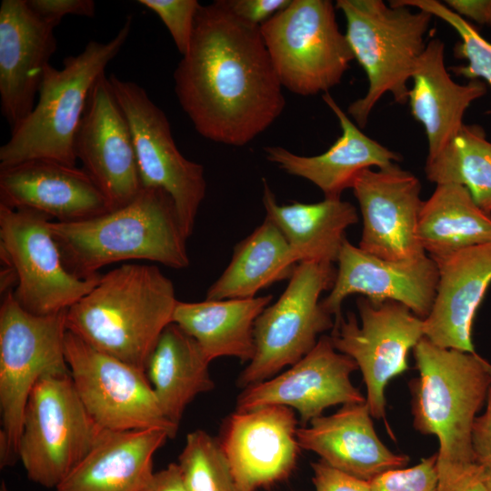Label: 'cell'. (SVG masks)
I'll return each mask as SVG.
<instances>
[{
	"instance_id": "21",
	"label": "cell",
	"mask_w": 491,
	"mask_h": 491,
	"mask_svg": "<svg viewBox=\"0 0 491 491\" xmlns=\"http://www.w3.org/2000/svg\"><path fill=\"white\" fill-rule=\"evenodd\" d=\"M0 204L77 222L113 210L91 176L76 165L31 160L0 168Z\"/></svg>"
},
{
	"instance_id": "1",
	"label": "cell",
	"mask_w": 491,
	"mask_h": 491,
	"mask_svg": "<svg viewBox=\"0 0 491 491\" xmlns=\"http://www.w3.org/2000/svg\"><path fill=\"white\" fill-rule=\"evenodd\" d=\"M175 93L205 139L244 146L283 113L286 99L260 26L226 0L201 5L187 54L174 72Z\"/></svg>"
},
{
	"instance_id": "24",
	"label": "cell",
	"mask_w": 491,
	"mask_h": 491,
	"mask_svg": "<svg viewBox=\"0 0 491 491\" xmlns=\"http://www.w3.org/2000/svg\"><path fill=\"white\" fill-rule=\"evenodd\" d=\"M322 98L336 115L342 130L325 153L305 156L282 146H266L264 151L268 161L289 175L310 181L324 193L325 198H341L343 191L351 188L361 171L372 166L387 167L402 156L365 135L329 93Z\"/></svg>"
},
{
	"instance_id": "45",
	"label": "cell",
	"mask_w": 491,
	"mask_h": 491,
	"mask_svg": "<svg viewBox=\"0 0 491 491\" xmlns=\"http://www.w3.org/2000/svg\"><path fill=\"white\" fill-rule=\"evenodd\" d=\"M0 491H8L5 481L1 483Z\"/></svg>"
},
{
	"instance_id": "40",
	"label": "cell",
	"mask_w": 491,
	"mask_h": 491,
	"mask_svg": "<svg viewBox=\"0 0 491 491\" xmlns=\"http://www.w3.org/2000/svg\"><path fill=\"white\" fill-rule=\"evenodd\" d=\"M472 445L476 462L483 467L491 468V387L488 391L485 411L476 418Z\"/></svg>"
},
{
	"instance_id": "5",
	"label": "cell",
	"mask_w": 491,
	"mask_h": 491,
	"mask_svg": "<svg viewBox=\"0 0 491 491\" xmlns=\"http://www.w3.org/2000/svg\"><path fill=\"white\" fill-rule=\"evenodd\" d=\"M132 20L127 16L106 43L89 41L81 53L65 57L62 68H45L35 107L0 147V168L31 160L75 165V137L89 95L125 44Z\"/></svg>"
},
{
	"instance_id": "34",
	"label": "cell",
	"mask_w": 491,
	"mask_h": 491,
	"mask_svg": "<svg viewBox=\"0 0 491 491\" xmlns=\"http://www.w3.org/2000/svg\"><path fill=\"white\" fill-rule=\"evenodd\" d=\"M390 4L426 11L451 25L461 39L455 45V56L467 60L466 65L453 66L451 70L470 80L483 78L491 85V43L468 21L436 0H394Z\"/></svg>"
},
{
	"instance_id": "12",
	"label": "cell",
	"mask_w": 491,
	"mask_h": 491,
	"mask_svg": "<svg viewBox=\"0 0 491 491\" xmlns=\"http://www.w3.org/2000/svg\"><path fill=\"white\" fill-rule=\"evenodd\" d=\"M65 356L77 395L101 428L158 429L175 436L179 426L165 416L144 371L96 350L69 331Z\"/></svg>"
},
{
	"instance_id": "11",
	"label": "cell",
	"mask_w": 491,
	"mask_h": 491,
	"mask_svg": "<svg viewBox=\"0 0 491 491\" xmlns=\"http://www.w3.org/2000/svg\"><path fill=\"white\" fill-rule=\"evenodd\" d=\"M49 222L35 210L0 204V254L16 274L13 294L25 310L37 316L67 310L102 276L82 278L67 269Z\"/></svg>"
},
{
	"instance_id": "35",
	"label": "cell",
	"mask_w": 491,
	"mask_h": 491,
	"mask_svg": "<svg viewBox=\"0 0 491 491\" xmlns=\"http://www.w3.org/2000/svg\"><path fill=\"white\" fill-rule=\"evenodd\" d=\"M138 3L153 11L169 31L182 55L189 50L200 4L196 0H139Z\"/></svg>"
},
{
	"instance_id": "25",
	"label": "cell",
	"mask_w": 491,
	"mask_h": 491,
	"mask_svg": "<svg viewBox=\"0 0 491 491\" xmlns=\"http://www.w3.org/2000/svg\"><path fill=\"white\" fill-rule=\"evenodd\" d=\"M412 78L411 114L425 128L426 159H431L460 131L466 109L486 93V86L478 79L460 85L451 78L445 65V45L439 38L426 44Z\"/></svg>"
},
{
	"instance_id": "30",
	"label": "cell",
	"mask_w": 491,
	"mask_h": 491,
	"mask_svg": "<svg viewBox=\"0 0 491 491\" xmlns=\"http://www.w3.org/2000/svg\"><path fill=\"white\" fill-rule=\"evenodd\" d=\"M297 264L283 233L265 218L235 246L229 265L210 286L205 299L256 297L262 289L289 280Z\"/></svg>"
},
{
	"instance_id": "32",
	"label": "cell",
	"mask_w": 491,
	"mask_h": 491,
	"mask_svg": "<svg viewBox=\"0 0 491 491\" xmlns=\"http://www.w3.org/2000/svg\"><path fill=\"white\" fill-rule=\"evenodd\" d=\"M427 180L465 186L475 203L491 215V142L476 125L460 131L435 157L426 159Z\"/></svg>"
},
{
	"instance_id": "6",
	"label": "cell",
	"mask_w": 491,
	"mask_h": 491,
	"mask_svg": "<svg viewBox=\"0 0 491 491\" xmlns=\"http://www.w3.org/2000/svg\"><path fill=\"white\" fill-rule=\"evenodd\" d=\"M336 7L345 15V35L368 80L366 94L347 108L364 128L385 94L401 105L408 101L407 83L426 49L425 36L434 15L382 0H337Z\"/></svg>"
},
{
	"instance_id": "7",
	"label": "cell",
	"mask_w": 491,
	"mask_h": 491,
	"mask_svg": "<svg viewBox=\"0 0 491 491\" xmlns=\"http://www.w3.org/2000/svg\"><path fill=\"white\" fill-rule=\"evenodd\" d=\"M330 0H291L260 25L283 87L313 95L340 84L354 54Z\"/></svg>"
},
{
	"instance_id": "28",
	"label": "cell",
	"mask_w": 491,
	"mask_h": 491,
	"mask_svg": "<svg viewBox=\"0 0 491 491\" xmlns=\"http://www.w3.org/2000/svg\"><path fill=\"white\" fill-rule=\"evenodd\" d=\"M273 296L178 301L172 322L199 345L209 362L233 356L250 362L255 355V323Z\"/></svg>"
},
{
	"instance_id": "15",
	"label": "cell",
	"mask_w": 491,
	"mask_h": 491,
	"mask_svg": "<svg viewBox=\"0 0 491 491\" xmlns=\"http://www.w3.org/2000/svg\"><path fill=\"white\" fill-rule=\"evenodd\" d=\"M74 148L113 210L130 203L143 189L131 129L105 74L91 90Z\"/></svg>"
},
{
	"instance_id": "9",
	"label": "cell",
	"mask_w": 491,
	"mask_h": 491,
	"mask_svg": "<svg viewBox=\"0 0 491 491\" xmlns=\"http://www.w3.org/2000/svg\"><path fill=\"white\" fill-rule=\"evenodd\" d=\"M336 276L333 264H297L285 291L255 323L256 351L237 378L239 387L269 379L296 364L315 347L320 334L334 328V316L319 297L332 289Z\"/></svg>"
},
{
	"instance_id": "14",
	"label": "cell",
	"mask_w": 491,
	"mask_h": 491,
	"mask_svg": "<svg viewBox=\"0 0 491 491\" xmlns=\"http://www.w3.org/2000/svg\"><path fill=\"white\" fill-rule=\"evenodd\" d=\"M108 79L131 129L143 186L169 194L189 237L205 195L203 165L181 154L165 114L142 86L115 74Z\"/></svg>"
},
{
	"instance_id": "38",
	"label": "cell",
	"mask_w": 491,
	"mask_h": 491,
	"mask_svg": "<svg viewBox=\"0 0 491 491\" xmlns=\"http://www.w3.org/2000/svg\"><path fill=\"white\" fill-rule=\"evenodd\" d=\"M316 491H371L370 483L337 470L320 460L311 464Z\"/></svg>"
},
{
	"instance_id": "29",
	"label": "cell",
	"mask_w": 491,
	"mask_h": 491,
	"mask_svg": "<svg viewBox=\"0 0 491 491\" xmlns=\"http://www.w3.org/2000/svg\"><path fill=\"white\" fill-rule=\"evenodd\" d=\"M211 362L197 342L175 323L162 332L145 373L165 416L179 426L186 406L214 389Z\"/></svg>"
},
{
	"instance_id": "27",
	"label": "cell",
	"mask_w": 491,
	"mask_h": 491,
	"mask_svg": "<svg viewBox=\"0 0 491 491\" xmlns=\"http://www.w3.org/2000/svg\"><path fill=\"white\" fill-rule=\"evenodd\" d=\"M262 201L266 218L283 233L298 263L337 262L346 230L359 220L355 205L341 198L279 205L266 179Z\"/></svg>"
},
{
	"instance_id": "4",
	"label": "cell",
	"mask_w": 491,
	"mask_h": 491,
	"mask_svg": "<svg viewBox=\"0 0 491 491\" xmlns=\"http://www.w3.org/2000/svg\"><path fill=\"white\" fill-rule=\"evenodd\" d=\"M67 269L82 278L103 266L149 260L167 267L189 266L187 235L173 198L161 188L143 187L127 205L77 222H49Z\"/></svg>"
},
{
	"instance_id": "23",
	"label": "cell",
	"mask_w": 491,
	"mask_h": 491,
	"mask_svg": "<svg viewBox=\"0 0 491 491\" xmlns=\"http://www.w3.org/2000/svg\"><path fill=\"white\" fill-rule=\"evenodd\" d=\"M366 401L343 405L331 416H320L298 427L300 448L312 451L330 466L370 482L377 476L405 467L409 457L395 454L376 433Z\"/></svg>"
},
{
	"instance_id": "13",
	"label": "cell",
	"mask_w": 491,
	"mask_h": 491,
	"mask_svg": "<svg viewBox=\"0 0 491 491\" xmlns=\"http://www.w3.org/2000/svg\"><path fill=\"white\" fill-rule=\"evenodd\" d=\"M361 323L349 312L332 329L335 348L349 357L361 371L371 416L383 419L389 430L385 391L394 377L408 370V354L425 336L424 319L405 305L386 300L374 304L359 296Z\"/></svg>"
},
{
	"instance_id": "37",
	"label": "cell",
	"mask_w": 491,
	"mask_h": 491,
	"mask_svg": "<svg viewBox=\"0 0 491 491\" xmlns=\"http://www.w3.org/2000/svg\"><path fill=\"white\" fill-rule=\"evenodd\" d=\"M29 7L42 19L57 26L68 15L93 17L95 5L93 0H26Z\"/></svg>"
},
{
	"instance_id": "10",
	"label": "cell",
	"mask_w": 491,
	"mask_h": 491,
	"mask_svg": "<svg viewBox=\"0 0 491 491\" xmlns=\"http://www.w3.org/2000/svg\"><path fill=\"white\" fill-rule=\"evenodd\" d=\"M66 310L37 316L25 310L13 291L0 306L1 430L11 465L18 458L24 411L36 382L47 375L69 373L65 356Z\"/></svg>"
},
{
	"instance_id": "41",
	"label": "cell",
	"mask_w": 491,
	"mask_h": 491,
	"mask_svg": "<svg viewBox=\"0 0 491 491\" xmlns=\"http://www.w3.org/2000/svg\"><path fill=\"white\" fill-rule=\"evenodd\" d=\"M445 3L460 16L491 27V0H446Z\"/></svg>"
},
{
	"instance_id": "26",
	"label": "cell",
	"mask_w": 491,
	"mask_h": 491,
	"mask_svg": "<svg viewBox=\"0 0 491 491\" xmlns=\"http://www.w3.org/2000/svg\"><path fill=\"white\" fill-rule=\"evenodd\" d=\"M170 438L158 429L103 430L84 459L56 491H141L153 472V456Z\"/></svg>"
},
{
	"instance_id": "43",
	"label": "cell",
	"mask_w": 491,
	"mask_h": 491,
	"mask_svg": "<svg viewBox=\"0 0 491 491\" xmlns=\"http://www.w3.org/2000/svg\"><path fill=\"white\" fill-rule=\"evenodd\" d=\"M460 491H488L483 481L482 473L478 476L472 479Z\"/></svg>"
},
{
	"instance_id": "18",
	"label": "cell",
	"mask_w": 491,
	"mask_h": 491,
	"mask_svg": "<svg viewBox=\"0 0 491 491\" xmlns=\"http://www.w3.org/2000/svg\"><path fill=\"white\" fill-rule=\"evenodd\" d=\"M292 408L265 406L228 416L218 441L229 463L235 491H256L289 476L300 446Z\"/></svg>"
},
{
	"instance_id": "17",
	"label": "cell",
	"mask_w": 491,
	"mask_h": 491,
	"mask_svg": "<svg viewBox=\"0 0 491 491\" xmlns=\"http://www.w3.org/2000/svg\"><path fill=\"white\" fill-rule=\"evenodd\" d=\"M356 362L338 352L328 336L286 371L244 388L237 396L236 411L265 406H284L296 410L303 426L322 416L325 409L366 401L350 379Z\"/></svg>"
},
{
	"instance_id": "44",
	"label": "cell",
	"mask_w": 491,
	"mask_h": 491,
	"mask_svg": "<svg viewBox=\"0 0 491 491\" xmlns=\"http://www.w3.org/2000/svg\"><path fill=\"white\" fill-rule=\"evenodd\" d=\"M482 478L488 491H491V468L490 467L483 468Z\"/></svg>"
},
{
	"instance_id": "22",
	"label": "cell",
	"mask_w": 491,
	"mask_h": 491,
	"mask_svg": "<svg viewBox=\"0 0 491 491\" xmlns=\"http://www.w3.org/2000/svg\"><path fill=\"white\" fill-rule=\"evenodd\" d=\"M438 268L435 301L424 319V335L434 345L476 353L472 328L491 283V242L434 260Z\"/></svg>"
},
{
	"instance_id": "2",
	"label": "cell",
	"mask_w": 491,
	"mask_h": 491,
	"mask_svg": "<svg viewBox=\"0 0 491 491\" xmlns=\"http://www.w3.org/2000/svg\"><path fill=\"white\" fill-rule=\"evenodd\" d=\"M413 351L418 370L409 382L413 426L438 439V491H460L483 470L472 434L491 387V364L476 352L442 348L425 336Z\"/></svg>"
},
{
	"instance_id": "42",
	"label": "cell",
	"mask_w": 491,
	"mask_h": 491,
	"mask_svg": "<svg viewBox=\"0 0 491 491\" xmlns=\"http://www.w3.org/2000/svg\"><path fill=\"white\" fill-rule=\"evenodd\" d=\"M141 491H188L177 464L171 463L165 468L154 472Z\"/></svg>"
},
{
	"instance_id": "19",
	"label": "cell",
	"mask_w": 491,
	"mask_h": 491,
	"mask_svg": "<svg viewBox=\"0 0 491 491\" xmlns=\"http://www.w3.org/2000/svg\"><path fill=\"white\" fill-rule=\"evenodd\" d=\"M332 289L321 305L334 316L335 326L343 318V301L359 294L374 304L386 300L401 303L425 319L433 306L438 268L427 255L415 260L390 261L368 254L345 240Z\"/></svg>"
},
{
	"instance_id": "3",
	"label": "cell",
	"mask_w": 491,
	"mask_h": 491,
	"mask_svg": "<svg viewBox=\"0 0 491 491\" xmlns=\"http://www.w3.org/2000/svg\"><path fill=\"white\" fill-rule=\"evenodd\" d=\"M173 282L156 266L124 264L66 310L65 325L96 350L145 372L177 304Z\"/></svg>"
},
{
	"instance_id": "33",
	"label": "cell",
	"mask_w": 491,
	"mask_h": 491,
	"mask_svg": "<svg viewBox=\"0 0 491 491\" xmlns=\"http://www.w3.org/2000/svg\"><path fill=\"white\" fill-rule=\"evenodd\" d=\"M188 491H235L227 458L215 438L204 430L186 436L177 463Z\"/></svg>"
},
{
	"instance_id": "31",
	"label": "cell",
	"mask_w": 491,
	"mask_h": 491,
	"mask_svg": "<svg viewBox=\"0 0 491 491\" xmlns=\"http://www.w3.org/2000/svg\"><path fill=\"white\" fill-rule=\"evenodd\" d=\"M416 236L433 259L491 242V215L483 211L468 190L456 184H440L423 202Z\"/></svg>"
},
{
	"instance_id": "16",
	"label": "cell",
	"mask_w": 491,
	"mask_h": 491,
	"mask_svg": "<svg viewBox=\"0 0 491 491\" xmlns=\"http://www.w3.org/2000/svg\"><path fill=\"white\" fill-rule=\"evenodd\" d=\"M351 188L363 219L360 249L390 261L426 255L416 236L424 201L414 174L396 163L376 171L368 168L355 177Z\"/></svg>"
},
{
	"instance_id": "8",
	"label": "cell",
	"mask_w": 491,
	"mask_h": 491,
	"mask_svg": "<svg viewBox=\"0 0 491 491\" xmlns=\"http://www.w3.org/2000/svg\"><path fill=\"white\" fill-rule=\"evenodd\" d=\"M103 430L84 406L70 372L44 376L24 411L18 458L31 481L56 488Z\"/></svg>"
},
{
	"instance_id": "39",
	"label": "cell",
	"mask_w": 491,
	"mask_h": 491,
	"mask_svg": "<svg viewBox=\"0 0 491 491\" xmlns=\"http://www.w3.org/2000/svg\"><path fill=\"white\" fill-rule=\"evenodd\" d=\"M290 2L291 0H226L235 15L257 26L286 7Z\"/></svg>"
},
{
	"instance_id": "20",
	"label": "cell",
	"mask_w": 491,
	"mask_h": 491,
	"mask_svg": "<svg viewBox=\"0 0 491 491\" xmlns=\"http://www.w3.org/2000/svg\"><path fill=\"white\" fill-rule=\"evenodd\" d=\"M55 28L26 0L1 2L0 101L11 130L35 105L45 70L57 46Z\"/></svg>"
},
{
	"instance_id": "36",
	"label": "cell",
	"mask_w": 491,
	"mask_h": 491,
	"mask_svg": "<svg viewBox=\"0 0 491 491\" xmlns=\"http://www.w3.org/2000/svg\"><path fill=\"white\" fill-rule=\"evenodd\" d=\"M437 454L410 467L386 471L370 483L371 491H438Z\"/></svg>"
}]
</instances>
